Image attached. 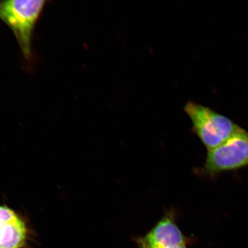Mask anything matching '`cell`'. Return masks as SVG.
<instances>
[{
    "label": "cell",
    "instance_id": "obj_1",
    "mask_svg": "<svg viewBox=\"0 0 248 248\" xmlns=\"http://www.w3.org/2000/svg\"><path fill=\"white\" fill-rule=\"evenodd\" d=\"M46 1L44 0L0 1V19L10 28L24 57H32L34 30Z\"/></svg>",
    "mask_w": 248,
    "mask_h": 248
},
{
    "label": "cell",
    "instance_id": "obj_2",
    "mask_svg": "<svg viewBox=\"0 0 248 248\" xmlns=\"http://www.w3.org/2000/svg\"><path fill=\"white\" fill-rule=\"evenodd\" d=\"M184 110L190 118L193 132L207 151L224 143L240 128L227 117L196 102H187Z\"/></svg>",
    "mask_w": 248,
    "mask_h": 248
},
{
    "label": "cell",
    "instance_id": "obj_3",
    "mask_svg": "<svg viewBox=\"0 0 248 248\" xmlns=\"http://www.w3.org/2000/svg\"><path fill=\"white\" fill-rule=\"evenodd\" d=\"M248 166V133L240 128L224 143L207 151L202 174L215 176Z\"/></svg>",
    "mask_w": 248,
    "mask_h": 248
},
{
    "label": "cell",
    "instance_id": "obj_4",
    "mask_svg": "<svg viewBox=\"0 0 248 248\" xmlns=\"http://www.w3.org/2000/svg\"><path fill=\"white\" fill-rule=\"evenodd\" d=\"M187 240L171 212H167L144 236L135 238L139 248H172L186 245Z\"/></svg>",
    "mask_w": 248,
    "mask_h": 248
},
{
    "label": "cell",
    "instance_id": "obj_5",
    "mask_svg": "<svg viewBox=\"0 0 248 248\" xmlns=\"http://www.w3.org/2000/svg\"><path fill=\"white\" fill-rule=\"evenodd\" d=\"M27 229L14 210L0 206V248H22L26 243Z\"/></svg>",
    "mask_w": 248,
    "mask_h": 248
},
{
    "label": "cell",
    "instance_id": "obj_6",
    "mask_svg": "<svg viewBox=\"0 0 248 248\" xmlns=\"http://www.w3.org/2000/svg\"><path fill=\"white\" fill-rule=\"evenodd\" d=\"M172 248H187V247H186V245H182V246H179Z\"/></svg>",
    "mask_w": 248,
    "mask_h": 248
}]
</instances>
